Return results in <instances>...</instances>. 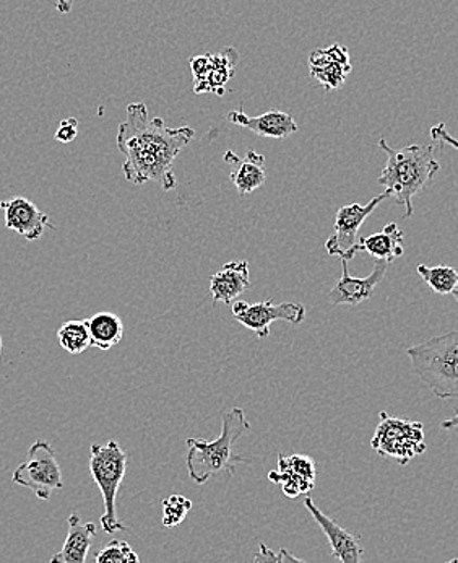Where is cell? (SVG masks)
Returning a JSON list of instances; mask_svg holds the SVG:
<instances>
[{"mask_svg":"<svg viewBox=\"0 0 458 563\" xmlns=\"http://www.w3.org/2000/svg\"><path fill=\"white\" fill-rule=\"evenodd\" d=\"M194 137L191 127H168L162 117L150 120L145 103H130L117 133V149L126 159L123 173L127 182L137 186L153 182L165 191H173L178 186L173 165Z\"/></svg>","mask_w":458,"mask_h":563,"instance_id":"cell-1","label":"cell"},{"mask_svg":"<svg viewBox=\"0 0 458 563\" xmlns=\"http://www.w3.org/2000/svg\"><path fill=\"white\" fill-rule=\"evenodd\" d=\"M379 147L387 155V163L378 183L384 186L389 198L404 205L405 218H410L415 212V196L424 191L434 176L440 173V162L434 159L436 147L410 146L395 150L385 142V139L379 140Z\"/></svg>","mask_w":458,"mask_h":563,"instance_id":"cell-2","label":"cell"},{"mask_svg":"<svg viewBox=\"0 0 458 563\" xmlns=\"http://www.w3.org/2000/svg\"><path fill=\"white\" fill-rule=\"evenodd\" d=\"M221 425L224 428L217 440L205 441L199 440V438H188L186 441L189 448L188 458H186L189 477L199 486L220 474L232 477L236 464L247 463L244 458L236 456L232 453L234 441L251 428L244 411L232 408L231 411L225 412Z\"/></svg>","mask_w":458,"mask_h":563,"instance_id":"cell-3","label":"cell"},{"mask_svg":"<svg viewBox=\"0 0 458 563\" xmlns=\"http://www.w3.org/2000/svg\"><path fill=\"white\" fill-rule=\"evenodd\" d=\"M418 378L440 399L458 398V330L408 347Z\"/></svg>","mask_w":458,"mask_h":563,"instance_id":"cell-4","label":"cell"},{"mask_svg":"<svg viewBox=\"0 0 458 563\" xmlns=\"http://www.w3.org/2000/svg\"><path fill=\"white\" fill-rule=\"evenodd\" d=\"M127 470V454L117 441L91 447L90 473L104 500L101 528L107 535L126 531V525L117 516V493Z\"/></svg>","mask_w":458,"mask_h":563,"instance_id":"cell-5","label":"cell"},{"mask_svg":"<svg viewBox=\"0 0 458 563\" xmlns=\"http://www.w3.org/2000/svg\"><path fill=\"white\" fill-rule=\"evenodd\" d=\"M379 417L381 422L371 440V448L379 456L392 458L400 466H407L411 460L427 451V435L421 422L391 417L384 411Z\"/></svg>","mask_w":458,"mask_h":563,"instance_id":"cell-6","label":"cell"},{"mask_svg":"<svg viewBox=\"0 0 458 563\" xmlns=\"http://www.w3.org/2000/svg\"><path fill=\"white\" fill-rule=\"evenodd\" d=\"M13 484L31 490L39 500L48 502L55 490L64 489L61 466L48 441L38 440L29 447L28 456L12 477Z\"/></svg>","mask_w":458,"mask_h":563,"instance_id":"cell-7","label":"cell"},{"mask_svg":"<svg viewBox=\"0 0 458 563\" xmlns=\"http://www.w3.org/2000/svg\"><path fill=\"white\" fill-rule=\"evenodd\" d=\"M389 196L381 195L372 199L368 204L343 205L335 215V227L326 243L327 253L330 257L342 258V261H352L356 257V245H358L359 228L365 224L366 218L387 199Z\"/></svg>","mask_w":458,"mask_h":563,"instance_id":"cell-8","label":"cell"},{"mask_svg":"<svg viewBox=\"0 0 458 563\" xmlns=\"http://www.w3.org/2000/svg\"><path fill=\"white\" fill-rule=\"evenodd\" d=\"M232 314L242 326L257 334L258 339L270 336V326L273 321H287L291 324H301L306 317V308L301 303H275L273 300L260 303L236 301L232 303Z\"/></svg>","mask_w":458,"mask_h":563,"instance_id":"cell-9","label":"cell"},{"mask_svg":"<svg viewBox=\"0 0 458 563\" xmlns=\"http://www.w3.org/2000/svg\"><path fill=\"white\" fill-rule=\"evenodd\" d=\"M239 54L236 49L227 48L218 54L195 55L191 59L194 75V91L201 93L225 95L228 82L234 77Z\"/></svg>","mask_w":458,"mask_h":563,"instance_id":"cell-10","label":"cell"},{"mask_svg":"<svg viewBox=\"0 0 458 563\" xmlns=\"http://www.w3.org/2000/svg\"><path fill=\"white\" fill-rule=\"evenodd\" d=\"M317 470L313 458L304 454H278V470L268 474V480L281 487L290 499L309 493L316 486Z\"/></svg>","mask_w":458,"mask_h":563,"instance_id":"cell-11","label":"cell"},{"mask_svg":"<svg viewBox=\"0 0 458 563\" xmlns=\"http://www.w3.org/2000/svg\"><path fill=\"white\" fill-rule=\"evenodd\" d=\"M0 209L5 218V227L15 234L22 235L26 241H36L42 237L46 228L55 230L49 217L42 214L29 199L16 196L0 202Z\"/></svg>","mask_w":458,"mask_h":563,"instance_id":"cell-12","label":"cell"},{"mask_svg":"<svg viewBox=\"0 0 458 563\" xmlns=\"http://www.w3.org/2000/svg\"><path fill=\"white\" fill-rule=\"evenodd\" d=\"M343 274L336 282L335 287L330 290L329 301L333 306L340 304H348V306H356V304L365 303L366 300L374 295L376 288L384 279L387 274L389 264L384 261H376L374 270L368 277H353L348 271V263L342 261Z\"/></svg>","mask_w":458,"mask_h":563,"instance_id":"cell-13","label":"cell"},{"mask_svg":"<svg viewBox=\"0 0 458 563\" xmlns=\"http://www.w3.org/2000/svg\"><path fill=\"white\" fill-rule=\"evenodd\" d=\"M304 506L316 520L326 538L329 539L333 559H336L340 563H361L365 551H362L359 536L352 535L348 529L342 528L335 520L329 518L326 513L320 512V509H317L316 503L309 496L304 499Z\"/></svg>","mask_w":458,"mask_h":563,"instance_id":"cell-14","label":"cell"},{"mask_svg":"<svg viewBox=\"0 0 458 563\" xmlns=\"http://www.w3.org/2000/svg\"><path fill=\"white\" fill-rule=\"evenodd\" d=\"M310 75L326 90H339L352 72L348 51L343 46L333 45L317 49L309 58Z\"/></svg>","mask_w":458,"mask_h":563,"instance_id":"cell-15","label":"cell"},{"mask_svg":"<svg viewBox=\"0 0 458 563\" xmlns=\"http://www.w3.org/2000/svg\"><path fill=\"white\" fill-rule=\"evenodd\" d=\"M228 121L236 124V126L252 130L257 136L267 137V139L283 140L297 133L296 121H294L290 113H284V111L271 110L268 113L262 114V116L251 117L241 108V110L231 111L228 114Z\"/></svg>","mask_w":458,"mask_h":563,"instance_id":"cell-16","label":"cell"},{"mask_svg":"<svg viewBox=\"0 0 458 563\" xmlns=\"http://www.w3.org/2000/svg\"><path fill=\"white\" fill-rule=\"evenodd\" d=\"M225 162L232 165L231 178L232 185L238 189L239 195L245 196L257 191L258 188L267 182V173H265V157L255 152L254 149L247 150L244 159H238L232 150L225 155Z\"/></svg>","mask_w":458,"mask_h":563,"instance_id":"cell-17","label":"cell"},{"mask_svg":"<svg viewBox=\"0 0 458 563\" xmlns=\"http://www.w3.org/2000/svg\"><path fill=\"white\" fill-rule=\"evenodd\" d=\"M94 523H81L77 513L68 516V535L61 551L49 563H85L97 536Z\"/></svg>","mask_w":458,"mask_h":563,"instance_id":"cell-18","label":"cell"},{"mask_svg":"<svg viewBox=\"0 0 458 563\" xmlns=\"http://www.w3.org/2000/svg\"><path fill=\"white\" fill-rule=\"evenodd\" d=\"M251 287L247 261H236L221 267L220 273L215 274L211 280L212 298L214 304L232 303L236 298L241 297Z\"/></svg>","mask_w":458,"mask_h":563,"instance_id":"cell-19","label":"cell"},{"mask_svg":"<svg viewBox=\"0 0 458 563\" xmlns=\"http://www.w3.org/2000/svg\"><path fill=\"white\" fill-rule=\"evenodd\" d=\"M404 232L398 228L397 224H389L385 225L381 234L361 238L356 245V253L366 251L376 261H384V263L391 264L398 258L404 257Z\"/></svg>","mask_w":458,"mask_h":563,"instance_id":"cell-20","label":"cell"},{"mask_svg":"<svg viewBox=\"0 0 458 563\" xmlns=\"http://www.w3.org/2000/svg\"><path fill=\"white\" fill-rule=\"evenodd\" d=\"M90 330L91 343L100 350H111L123 340L126 326L117 314L101 311L90 320H85Z\"/></svg>","mask_w":458,"mask_h":563,"instance_id":"cell-21","label":"cell"},{"mask_svg":"<svg viewBox=\"0 0 458 563\" xmlns=\"http://www.w3.org/2000/svg\"><path fill=\"white\" fill-rule=\"evenodd\" d=\"M58 340L62 349L71 355H80L91 343L90 330L87 323L80 320L67 321L58 330Z\"/></svg>","mask_w":458,"mask_h":563,"instance_id":"cell-22","label":"cell"},{"mask_svg":"<svg viewBox=\"0 0 458 563\" xmlns=\"http://www.w3.org/2000/svg\"><path fill=\"white\" fill-rule=\"evenodd\" d=\"M418 274L423 280L436 291L437 295H450L456 290L458 284V273L450 266H418Z\"/></svg>","mask_w":458,"mask_h":563,"instance_id":"cell-23","label":"cell"},{"mask_svg":"<svg viewBox=\"0 0 458 563\" xmlns=\"http://www.w3.org/2000/svg\"><path fill=\"white\" fill-rule=\"evenodd\" d=\"M94 563H142L140 562L139 555L136 554L132 548L127 542L114 541L107 542L97 558Z\"/></svg>","mask_w":458,"mask_h":563,"instance_id":"cell-24","label":"cell"},{"mask_svg":"<svg viewBox=\"0 0 458 563\" xmlns=\"http://www.w3.org/2000/svg\"><path fill=\"white\" fill-rule=\"evenodd\" d=\"M192 510V502L182 496H171L163 500V525L166 528H175L185 522L186 516Z\"/></svg>","mask_w":458,"mask_h":563,"instance_id":"cell-25","label":"cell"},{"mask_svg":"<svg viewBox=\"0 0 458 563\" xmlns=\"http://www.w3.org/2000/svg\"><path fill=\"white\" fill-rule=\"evenodd\" d=\"M78 136V121L75 117H67L59 124L55 130L54 139L61 143H71L77 139Z\"/></svg>","mask_w":458,"mask_h":563,"instance_id":"cell-26","label":"cell"},{"mask_svg":"<svg viewBox=\"0 0 458 563\" xmlns=\"http://www.w3.org/2000/svg\"><path fill=\"white\" fill-rule=\"evenodd\" d=\"M431 137H433L434 140H440V142L447 143V146L454 147V149L458 150V140L454 139V137L447 133L444 124H436V126H433V129H431Z\"/></svg>","mask_w":458,"mask_h":563,"instance_id":"cell-27","label":"cell"},{"mask_svg":"<svg viewBox=\"0 0 458 563\" xmlns=\"http://www.w3.org/2000/svg\"><path fill=\"white\" fill-rule=\"evenodd\" d=\"M277 552L271 551L268 546L260 542V546H258V552L255 554V563H277Z\"/></svg>","mask_w":458,"mask_h":563,"instance_id":"cell-28","label":"cell"},{"mask_svg":"<svg viewBox=\"0 0 458 563\" xmlns=\"http://www.w3.org/2000/svg\"><path fill=\"white\" fill-rule=\"evenodd\" d=\"M277 563H307L304 562L303 559L296 558V555L291 554L288 549L281 548L278 551V561Z\"/></svg>","mask_w":458,"mask_h":563,"instance_id":"cell-29","label":"cell"},{"mask_svg":"<svg viewBox=\"0 0 458 563\" xmlns=\"http://www.w3.org/2000/svg\"><path fill=\"white\" fill-rule=\"evenodd\" d=\"M456 427H458V411L454 417L447 418V421H444L443 424H441V428H444V430H450V428Z\"/></svg>","mask_w":458,"mask_h":563,"instance_id":"cell-30","label":"cell"},{"mask_svg":"<svg viewBox=\"0 0 458 563\" xmlns=\"http://www.w3.org/2000/svg\"><path fill=\"white\" fill-rule=\"evenodd\" d=\"M55 9H58L61 13H68L72 10V3L68 2V0H58V3H55Z\"/></svg>","mask_w":458,"mask_h":563,"instance_id":"cell-31","label":"cell"},{"mask_svg":"<svg viewBox=\"0 0 458 563\" xmlns=\"http://www.w3.org/2000/svg\"><path fill=\"white\" fill-rule=\"evenodd\" d=\"M2 349H3V340H2V336H0V355H2Z\"/></svg>","mask_w":458,"mask_h":563,"instance_id":"cell-32","label":"cell"},{"mask_svg":"<svg viewBox=\"0 0 458 563\" xmlns=\"http://www.w3.org/2000/svg\"><path fill=\"white\" fill-rule=\"evenodd\" d=\"M453 293H454V297H456V300L458 303V284H457L456 290H454Z\"/></svg>","mask_w":458,"mask_h":563,"instance_id":"cell-33","label":"cell"},{"mask_svg":"<svg viewBox=\"0 0 458 563\" xmlns=\"http://www.w3.org/2000/svg\"><path fill=\"white\" fill-rule=\"evenodd\" d=\"M447 563H458V559H453V561H449Z\"/></svg>","mask_w":458,"mask_h":563,"instance_id":"cell-34","label":"cell"}]
</instances>
